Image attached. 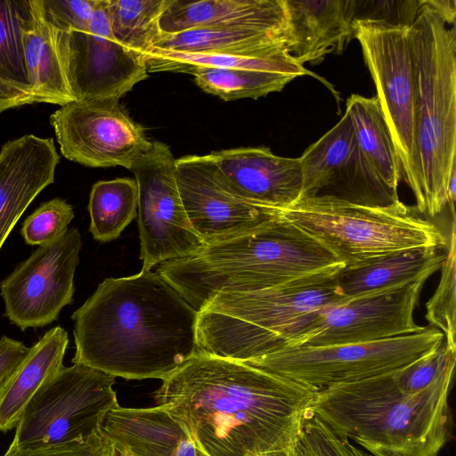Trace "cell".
<instances>
[{
    "label": "cell",
    "mask_w": 456,
    "mask_h": 456,
    "mask_svg": "<svg viewBox=\"0 0 456 456\" xmlns=\"http://www.w3.org/2000/svg\"><path fill=\"white\" fill-rule=\"evenodd\" d=\"M318 389L199 350L162 380L157 406L175 416L207 456H255L300 436Z\"/></svg>",
    "instance_id": "cell-1"
},
{
    "label": "cell",
    "mask_w": 456,
    "mask_h": 456,
    "mask_svg": "<svg viewBox=\"0 0 456 456\" xmlns=\"http://www.w3.org/2000/svg\"><path fill=\"white\" fill-rule=\"evenodd\" d=\"M73 364L165 379L198 351V312L159 273L104 280L72 314Z\"/></svg>",
    "instance_id": "cell-2"
},
{
    "label": "cell",
    "mask_w": 456,
    "mask_h": 456,
    "mask_svg": "<svg viewBox=\"0 0 456 456\" xmlns=\"http://www.w3.org/2000/svg\"><path fill=\"white\" fill-rule=\"evenodd\" d=\"M454 372L417 393L394 372L316 392L311 412L373 456H438L452 435Z\"/></svg>",
    "instance_id": "cell-3"
},
{
    "label": "cell",
    "mask_w": 456,
    "mask_h": 456,
    "mask_svg": "<svg viewBox=\"0 0 456 456\" xmlns=\"http://www.w3.org/2000/svg\"><path fill=\"white\" fill-rule=\"evenodd\" d=\"M345 266L277 216L243 235L159 264V273L197 311L216 294L270 289Z\"/></svg>",
    "instance_id": "cell-4"
},
{
    "label": "cell",
    "mask_w": 456,
    "mask_h": 456,
    "mask_svg": "<svg viewBox=\"0 0 456 456\" xmlns=\"http://www.w3.org/2000/svg\"><path fill=\"white\" fill-rule=\"evenodd\" d=\"M341 268L270 289L216 294L198 312L199 349L246 362L289 347L322 309L346 298L337 280Z\"/></svg>",
    "instance_id": "cell-5"
},
{
    "label": "cell",
    "mask_w": 456,
    "mask_h": 456,
    "mask_svg": "<svg viewBox=\"0 0 456 456\" xmlns=\"http://www.w3.org/2000/svg\"><path fill=\"white\" fill-rule=\"evenodd\" d=\"M409 40L415 71L414 142L419 176L416 209L434 217L448 204L456 171V32L423 0Z\"/></svg>",
    "instance_id": "cell-6"
},
{
    "label": "cell",
    "mask_w": 456,
    "mask_h": 456,
    "mask_svg": "<svg viewBox=\"0 0 456 456\" xmlns=\"http://www.w3.org/2000/svg\"><path fill=\"white\" fill-rule=\"evenodd\" d=\"M275 208L279 216L316 240L345 266L411 248L447 247L448 240L435 224L400 200L367 206L318 196L299 198Z\"/></svg>",
    "instance_id": "cell-7"
},
{
    "label": "cell",
    "mask_w": 456,
    "mask_h": 456,
    "mask_svg": "<svg viewBox=\"0 0 456 456\" xmlns=\"http://www.w3.org/2000/svg\"><path fill=\"white\" fill-rule=\"evenodd\" d=\"M435 327L395 338L322 346H291L245 363L318 390L395 372L439 347Z\"/></svg>",
    "instance_id": "cell-8"
},
{
    "label": "cell",
    "mask_w": 456,
    "mask_h": 456,
    "mask_svg": "<svg viewBox=\"0 0 456 456\" xmlns=\"http://www.w3.org/2000/svg\"><path fill=\"white\" fill-rule=\"evenodd\" d=\"M115 378L83 364L61 367L26 405L12 441L37 448L89 439L118 406Z\"/></svg>",
    "instance_id": "cell-9"
},
{
    "label": "cell",
    "mask_w": 456,
    "mask_h": 456,
    "mask_svg": "<svg viewBox=\"0 0 456 456\" xmlns=\"http://www.w3.org/2000/svg\"><path fill=\"white\" fill-rule=\"evenodd\" d=\"M354 38L375 84L384 119L402 170V179L419 194L414 142L415 71L409 27L382 20L354 23Z\"/></svg>",
    "instance_id": "cell-10"
},
{
    "label": "cell",
    "mask_w": 456,
    "mask_h": 456,
    "mask_svg": "<svg viewBox=\"0 0 456 456\" xmlns=\"http://www.w3.org/2000/svg\"><path fill=\"white\" fill-rule=\"evenodd\" d=\"M130 171L138 191L142 270L192 255L205 244L186 215L176 179V159L169 147L152 142Z\"/></svg>",
    "instance_id": "cell-11"
},
{
    "label": "cell",
    "mask_w": 456,
    "mask_h": 456,
    "mask_svg": "<svg viewBox=\"0 0 456 456\" xmlns=\"http://www.w3.org/2000/svg\"><path fill=\"white\" fill-rule=\"evenodd\" d=\"M61 154L89 167L134 162L152 146L144 128L117 99L73 101L50 116Z\"/></svg>",
    "instance_id": "cell-12"
},
{
    "label": "cell",
    "mask_w": 456,
    "mask_h": 456,
    "mask_svg": "<svg viewBox=\"0 0 456 456\" xmlns=\"http://www.w3.org/2000/svg\"><path fill=\"white\" fill-rule=\"evenodd\" d=\"M82 248L77 228L38 246L0 282L4 314L20 330L46 326L72 302L74 275Z\"/></svg>",
    "instance_id": "cell-13"
},
{
    "label": "cell",
    "mask_w": 456,
    "mask_h": 456,
    "mask_svg": "<svg viewBox=\"0 0 456 456\" xmlns=\"http://www.w3.org/2000/svg\"><path fill=\"white\" fill-rule=\"evenodd\" d=\"M428 278L347 297L322 309L289 346L362 343L415 333L413 313Z\"/></svg>",
    "instance_id": "cell-14"
},
{
    "label": "cell",
    "mask_w": 456,
    "mask_h": 456,
    "mask_svg": "<svg viewBox=\"0 0 456 456\" xmlns=\"http://www.w3.org/2000/svg\"><path fill=\"white\" fill-rule=\"evenodd\" d=\"M176 179L188 219L205 246L250 232L277 216L275 207L237 193L208 154L177 159Z\"/></svg>",
    "instance_id": "cell-15"
},
{
    "label": "cell",
    "mask_w": 456,
    "mask_h": 456,
    "mask_svg": "<svg viewBox=\"0 0 456 456\" xmlns=\"http://www.w3.org/2000/svg\"><path fill=\"white\" fill-rule=\"evenodd\" d=\"M299 159L300 198L327 196L367 206H387L400 200L369 166L346 111Z\"/></svg>",
    "instance_id": "cell-16"
},
{
    "label": "cell",
    "mask_w": 456,
    "mask_h": 456,
    "mask_svg": "<svg viewBox=\"0 0 456 456\" xmlns=\"http://www.w3.org/2000/svg\"><path fill=\"white\" fill-rule=\"evenodd\" d=\"M69 77L75 101L119 100L148 77L146 57L114 38L107 0H97L86 31L69 32Z\"/></svg>",
    "instance_id": "cell-17"
},
{
    "label": "cell",
    "mask_w": 456,
    "mask_h": 456,
    "mask_svg": "<svg viewBox=\"0 0 456 456\" xmlns=\"http://www.w3.org/2000/svg\"><path fill=\"white\" fill-rule=\"evenodd\" d=\"M60 157L53 138L25 134L0 150V249L21 215L54 181Z\"/></svg>",
    "instance_id": "cell-18"
},
{
    "label": "cell",
    "mask_w": 456,
    "mask_h": 456,
    "mask_svg": "<svg viewBox=\"0 0 456 456\" xmlns=\"http://www.w3.org/2000/svg\"><path fill=\"white\" fill-rule=\"evenodd\" d=\"M229 185L240 195L284 208L301 195L298 158L281 157L267 147H240L208 154Z\"/></svg>",
    "instance_id": "cell-19"
},
{
    "label": "cell",
    "mask_w": 456,
    "mask_h": 456,
    "mask_svg": "<svg viewBox=\"0 0 456 456\" xmlns=\"http://www.w3.org/2000/svg\"><path fill=\"white\" fill-rule=\"evenodd\" d=\"M287 49L303 66L341 53L354 38L355 0H283Z\"/></svg>",
    "instance_id": "cell-20"
},
{
    "label": "cell",
    "mask_w": 456,
    "mask_h": 456,
    "mask_svg": "<svg viewBox=\"0 0 456 456\" xmlns=\"http://www.w3.org/2000/svg\"><path fill=\"white\" fill-rule=\"evenodd\" d=\"M102 433L121 456H198L185 427L160 406H117L105 416Z\"/></svg>",
    "instance_id": "cell-21"
},
{
    "label": "cell",
    "mask_w": 456,
    "mask_h": 456,
    "mask_svg": "<svg viewBox=\"0 0 456 456\" xmlns=\"http://www.w3.org/2000/svg\"><path fill=\"white\" fill-rule=\"evenodd\" d=\"M69 32L45 14L41 0H29L23 28L24 61L28 84L40 103L60 107L75 101L69 77Z\"/></svg>",
    "instance_id": "cell-22"
},
{
    "label": "cell",
    "mask_w": 456,
    "mask_h": 456,
    "mask_svg": "<svg viewBox=\"0 0 456 456\" xmlns=\"http://www.w3.org/2000/svg\"><path fill=\"white\" fill-rule=\"evenodd\" d=\"M162 34L201 28H287L283 0H167L159 19Z\"/></svg>",
    "instance_id": "cell-23"
},
{
    "label": "cell",
    "mask_w": 456,
    "mask_h": 456,
    "mask_svg": "<svg viewBox=\"0 0 456 456\" xmlns=\"http://www.w3.org/2000/svg\"><path fill=\"white\" fill-rule=\"evenodd\" d=\"M69 344L60 326L48 330L0 387V432L16 428L37 390L61 367Z\"/></svg>",
    "instance_id": "cell-24"
},
{
    "label": "cell",
    "mask_w": 456,
    "mask_h": 456,
    "mask_svg": "<svg viewBox=\"0 0 456 456\" xmlns=\"http://www.w3.org/2000/svg\"><path fill=\"white\" fill-rule=\"evenodd\" d=\"M444 256L445 253L436 247L403 249L343 266L337 280L342 294L353 297L428 278L441 268Z\"/></svg>",
    "instance_id": "cell-25"
},
{
    "label": "cell",
    "mask_w": 456,
    "mask_h": 456,
    "mask_svg": "<svg viewBox=\"0 0 456 456\" xmlns=\"http://www.w3.org/2000/svg\"><path fill=\"white\" fill-rule=\"evenodd\" d=\"M287 28L233 27L160 35L154 48L191 53L273 56L289 53Z\"/></svg>",
    "instance_id": "cell-26"
},
{
    "label": "cell",
    "mask_w": 456,
    "mask_h": 456,
    "mask_svg": "<svg viewBox=\"0 0 456 456\" xmlns=\"http://www.w3.org/2000/svg\"><path fill=\"white\" fill-rule=\"evenodd\" d=\"M347 112L358 146L379 179L394 193L402 180L397 153L376 96L351 94Z\"/></svg>",
    "instance_id": "cell-27"
},
{
    "label": "cell",
    "mask_w": 456,
    "mask_h": 456,
    "mask_svg": "<svg viewBox=\"0 0 456 456\" xmlns=\"http://www.w3.org/2000/svg\"><path fill=\"white\" fill-rule=\"evenodd\" d=\"M148 71L191 73L200 68L254 69L292 74L297 77L311 74L289 53L256 56L224 53H191L153 48L147 55Z\"/></svg>",
    "instance_id": "cell-28"
},
{
    "label": "cell",
    "mask_w": 456,
    "mask_h": 456,
    "mask_svg": "<svg viewBox=\"0 0 456 456\" xmlns=\"http://www.w3.org/2000/svg\"><path fill=\"white\" fill-rule=\"evenodd\" d=\"M138 191L135 180L116 178L95 183L88 202L89 230L101 242L114 240L136 216Z\"/></svg>",
    "instance_id": "cell-29"
},
{
    "label": "cell",
    "mask_w": 456,
    "mask_h": 456,
    "mask_svg": "<svg viewBox=\"0 0 456 456\" xmlns=\"http://www.w3.org/2000/svg\"><path fill=\"white\" fill-rule=\"evenodd\" d=\"M107 1L116 41L146 57L161 35L159 22L167 0Z\"/></svg>",
    "instance_id": "cell-30"
},
{
    "label": "cell",
    "mask_w": 456,
    "mask_h": 456,
    "mask_svg": "<svg viewBox=\"0 0 456 456\" xmlns=\"http://www.w3.org/2000/svg\"><path fill=\"white\" fill-rule=\"evenodd\" d=\"M190 74L194 76L200 88L224 101L243 98L256 100L281 91L297 77L292 74L273 71L218 68L196 69Z\"/></svg>",
    "instance_id": "cell-31"
},
{
    "label": "cell",
    "mask_w": 456,
    "mask_h": 456,
    "mask_svg": "<svg viewBox=\"0 0 456 456\" xmlns=\"http://www.w3.org/2000/svg\"><path fill=\"white\" fill-rule=\"evenodd\" d=\"M28 17L29 0H0V76L27 86L23 28Z\"/></svg>",
    "instance_id": "cell-32"
},
{
    "label": "cell",
    "mask_w": 456,
    "mask_h": 456,
    "mask_svg": "<svg viewBox=\"0 0 456 456\" xmlns=\"http://www.w3.org/2000/svg\"><path fill=\"white\" fill-rule=\"evenodd\" d=\"M455 218H452L447 252L442 264L438 286L426 305V319L443 332L444 342L456 350V246Z\"/></svg>",
    "instance_id": "cell-33"
},
{
    "label": "cell",
    "mask_w": 456,
    "mask_h": 456,
    "mask_svg": "<svg viewBox=\"0 0 456 456\" xmlns=\"http://www.w3.org/2000/svg\"><path fill=\"white\" fill-rule=\"evenodd\" d=\"M456 350L444 342L433 352L394 372L399 387L407 394L419 393L454 372Z\"/></svg>",
    "instance_id": "cell-34"
},
{
    "label": "cell",
    "mask_w": 456,
    "mask_h": 456,
    "mask_svg": "<svg viewBox=\"0 0 456 456\" xmlns=\"http://www.w3.org/2000/svg\"><path fill=\"white\" fill-rule=\"evenodd\" d=\"M73 217L72 206L63 199L54 198L42 203L27 217L20 233L26 243L41 246L62 235Z\"/></svg>",
    "instance_id": "cell-35"
},
{
    "label": "cell",
    "mask_w": 456,
    "mask_h": 456,
    "mask_svg": "<svg viewBox=\"0 0 456 456\" xmlns=\"http://www.w3.org/2000/svg\"><path fill=\"white\" fill-rule=\"evenodd\" d=\"M300 439L314 456H373L312 412L303 425Z\"/></svg>",
    "instance_id": "cell-36"
},
{
    "label": "cell",
    "mask_w": 456,
    "mask_h": 456,
    "mask_svg": "<svg viewBox=\"0 0 456 456\" xmlns=\"http://www.w3.org/2000/svg\"><path fill=\"white\" fill-rule=\"evenodd\" d=\"M116 450L102 429L83 442L47 447L28 448L13 441L3 456H114Z\"/></svg>",
    "instance_id": "cell-37"
},
{
    "label": "cell",
    "mask_w": 456,
    "mask_h": 456,
    "mask_svg": "<svg viewBox=\"0 0 456 456\" xmlns=\"http://www.w3.org/2000/svg\"><path fill=\"white\" fill-rule=\"evenodd\" d=\"M423 3L413 1L355 0V20H382L395 25L410 27Z\"/></svg>",
    "instance_id": "cell-38"
},
{
    "label": "cell",
    "mask_w": 456,
    "mask_h": 456,
    "mask_svg": "<svg viewBox=\"0 0 456 456\" xmlns=\"http://www.w3.org/2000/svg\"><path fill=\"white\" fill-rule=\"evenodd\" d=\"M47 17L68 31H86L97 0H41Z\"/></svg>",
    "instance_id": "cell-39"
},
{
    "label": "cell",
    "mask_w": 456,
    "mask_h": 456,
    "mask_svg": "<svg viewBox=\"0 0 456 456\" xmlns=\"http://www.w3.org/2000/svg\"><path fill=\"white\" fill-rule=\"evenodd\" d=\"M34 103H40V101L30 86L0 76V114L8 110Z\"/></svg>",
    "instance_id": "cell-40"
},
{
    "label": "cell",
    "mask_w": 456,
    "mask_h": 456,
    "mask_svg": "<svg viewBox=\"0 0 456 456\" xmlns=\"http://www.w3.org/2000/svg\"><path fill=\"white\" fill-rule=\"evenodd\" d=\"M29 348L6 336L0 338V387L25 358Z\"/></svg>",
    "instance_id": "cell-41"
},
{
    "label": "cell",
    "mask_w": 456,
    "mask_h": 456,
    "mask_svg": "<svg viewBox=\"0 0 456 456\" xmlns=\"http://www.w3.org/2000/svg\"><path fill=\"white\" fill-rule=\"evenodd\" d=\"M255 456H314L302 443L300 436L294 443L281 450L273 451Z\"/></svg>",
    "instance_id": "cell-42"
},
{
    "label": "cell",
    "mask_w": 456,
    "mask_h": 456,
    "mask_svg": "<svg viewBox=\"0 0 456 456\" xmlns=\"http://www.w3.org/2000/svg\"><path fill=\"white\" fill-rule=\"evenodd\" d=\"M430 3L448 25L450 23L454 25L456 15V2L454 0H430Z\"/></svg>",
    "instance_id": "cell-43"
},
{
    "label": "cell",
    "mask_w": 456,
    "mask_h": 456,
    "mask_svg": "<svg viewBox=\"0 0 456 456\" xmlns=\"http://www.w3.org/2000/svg\"><path fill=\"white\" fill-rule=\"evenodd\" d=\"M197 452H198V456H207L204 453H202L200 451H199L198 449H197Z\"/></svg>",
    "instance_id": "cell-44"
},
{
    "label": "cell",
    "mask_w": 456,
    "mask_h": 456,
    "mask_svg": "<svg viewBox=\"0 0 456 456\" xmlns=\"http://www.w3.org/2000/svg\"><path fill=\"white\" fill-rule=\"evenodd\" d=\"M114 456H120L118 452H116V454Z\"/></svg>",
    "instance_id": "cell-45"
}]
</instances>
